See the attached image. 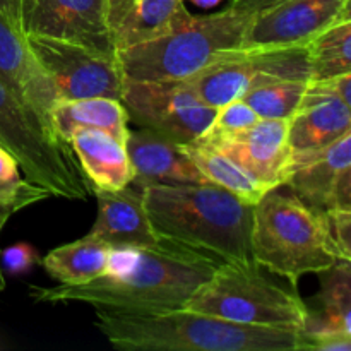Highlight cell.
Wrapping results in <instances>:
<instances>
[{
    "mask_svg": "<svg viewBox=\"0 0 351 351\" xmlns=\"http://www.w3.org/2000/svg\"><path fill=\"white\" fill-rule=\"evenodd\" d=\"M221 261L161 242L151 249L113 250L108 273L84 285L31 287L36 302H82L119 314H165L184 308Z\"/></svg>",
    "mask_w": 351,
    "mask_h": 351,
    "instance_id": "obj_1",
    "label": "cell"
},
{
    "mask_svg": "<svg viewBox=\"0 0 351 351\" xmlns=\"http://www.w3.org/2000/svg\"><path fill=\"white\" fill-rule=\"evenodd\" d=\"M141 192L151 228L161 242L187 247L221 263H254V204L211 182L151 184Z\"/></svg>",
    "mask_w": 351,
    "mask_h": 351,
    "instance_id": "obj_2",
    "label": "cell"
},
{
    "mask_svg": "<svg viewBox=\"0 0 351 351\" xmlns=\"http://www.w3.org/2000/svg\"><path fill=\"white\" fill-rule=\"evenodd\" d=\"M95 326L127 351H305L304 329L264 328L187 308L165 314L98 311Z\"/></svg>",
    "mask_w": 351,
    "mask_h": 351,
    "instance_id": "obj_3",
    "label": "cell"
},
{
    "mask_svg": "<svg viewBox=\"0 0 351 351\" xmlns=\"http://www.w3.org/2000/svg\"><path fill=\"white\" fill-rule=\"evenodd\" d=\"M250 250L257 266L297 287L305 274H319L339 257L322 211L278 189L254 204Z\"/></svg>",
    "mask_w": 351,
    "mask_h": 351,
    "instance_id": "obj_4",
    "label": "cell"
},
{
    "mask_svg": "<svg viewBox=\"0 0 351 351\" xmlns=\"http://www.w3.org/2000/svg\"><path fill=\"white\" fill-rule=\"evenodd\" d=\"M254 16L226 7L208 16L192 14L175 29L117 51L127 81H180L243 48Z\"/></svg>",
    "mask_w": 351,
    "mask_h": 351,
    "instance_id": "obj_5",
    "label": "cell"
},
{
    "mask_svg": "<svg viewBox=\"0 0 351 351\" xmlns=\"http://www.w3.org/2000/svg\"><path fill=\"white\" fill-rule=\"evenodd\" d=\"M0 144L29 184L51 197L88 201L93 194L74 151L0 79Z\"/></svg>",
    "mask_w": 351,
    "mask_h": 351,
    "instance_id": "obj_6",
    "label": "cell"
},
{
    "mask_svg": "<svg viewBox=\"0 0 351 351\" xmlns=\"http://www.w3.org/2000/svg\"><path fill=\"white\" fill-rule=\"evenodd\" d=\"M184 308L240 324L298 329L311 312L297 288L271 281L256 263H221Z\"/></svg>",
    "mask_w": 351,
    "mask_h": 351,
    "instance_id": "obj_7",
    "label": "cell"
},
{
    "mask_svg": "<svg viewBox=\"0 0 351 351\" xmlns=\"http://www.w3.org/2000/svg\"><path fill=\"white\" fill-rule=\"evenodd\" d=\"M283 79H311L307 45L240 50L182 81L202 103L219 108L233 99H240L252 88Z\"/></svg>",
    "mask_w": 351,
    "mask_h": 351,
    "instance_id": "obj_8",
    "label": "cell"
},
{
    "mask_svg": "<svg viewBox=\"0 0 351 351\" xmlns=\"http://www.w3.org/2000/svg\"><path fill=\"white\" fill-rule=\"evenodd\" d=\"M29 51L51 79L58 99H122L123 75L119 55H106L84 45L51 36L26 34Z\"/></svg>",
    "mask_w": 351,
    "mask_h": 351,
    "instance_id": "obj_9",
    "label": "cell"
},
{
    "mask_svg": "<svg viewBox=\"0 0 351 351\" xmlns=\"http://www.w3.org/2000/svg\"><path fill=\"white\" fill-rule=\"evenodd\" d=\"M122 105L129 119L187 146L204 134L216 108L202 103L184 81H127Z\"/></svg>",
    "mask_w": 351,
    "mask_h": 351,
    "instance_id": "obj_10",
    "label": "cell"
},
{
    "mask_svg": "<svg viewBox=\"0 0 351 351\" xmlns=\"http://www.w3.org/2000/svg\"><path fill=\"white\" fill-rule=\"evenodd\" d=\"M351 132V74L308 82L290 119L291 154L312 153Z\"/></svg>",
    "mask_w": 351,
    "mask_h": 351,
    "instance_id": "obj_11",
    "label": "cell"
},
{
    "mask_svg": "<svg viewBox=\"0 0 351 351\" xmlns=\"http://www.w3.org/2000/svg\"><path fill=\"white\" fill-rule=\"evenodd\" d=\"M351 0H287L254 16L242 50L307 45L312 38L341 19H348Z\"/></svg>",
    "mask_w": 351,
    "mask_h": 351,
    "instance_id": "obj_12",
    "label": "cell"
},
{
    "mask_svg": "<svg viewBox=\"0 0 351 351\" xmlns=\"http://www.w3.org/2000/svg\"><path fill=\"white\" fill-rule=\"evenodd\" d=\"M23 34L74 41L117 55L105 16V0H21Z\"/></svg>",
    "mask_w": 351,
    "mask_h": 351,
    "instance_id": "obj_13",
    "label": "cell"
},
{
    "mask_svg": "<svg viewBox=\"0 0 351 351\" xmlns=\"http://www.w3.org/2000/svg\"><path fill=\"white\" fill-rule=\"evenodd\" d=\"M285 185L317 211L351 209V132L322 149L291 154Z\"/></svg>",
    "mask_w": 351,
    "mask_h": 351,
    "instance_id": "obj_14",
    "label": "cell"
},
{
    "mask_svg": "<svg viewBox=\"0 0 351 351\" xmlns=\"http://www.w3.org/2000/svg\"><path fill=\"white\" fill-rule=\"evenodd\" d=\"M288 130V119H259L239 136L211 144V147L225 153L273 191L287 184L290 171L291 147Z\"/></svg>",
    "mask_w": 351,
    "mask_h": 351,
    "instance_id": "obj_15",
    "label": "cell"
},
{
    "mask_svg": "<svg viewBox=\"0 0 351 351\" xmlns=\"http://www.w3.org/2000/svg\"><path fill=\"white\" fill-rule=\"evenodd\" d=\"M98 201V216L88 233L93 239L106 243L113 250L151 249L161 240L151 228L144 208L143 192L129 189L117 191L91 189Z\"/></svg>",
    "mask_w": 351,
    "mask_h": 351,
    "instance_id": "obj_16",
    "label": "cell"
},
{
    "mask_svg": "<svg viewBox=\"0 0 351 351\" xmlns=\"http://www.w3.org/2000/svg\"><path fill=\"white\" fill-rule=\"evenodd\" d=\"M0 79L50 125V112L60 101L57 89L29 51L24 34L16 29L2 14H0Z\"/></svg>",
    "mask_w": 351,
    "mask_h": 351,
    "instance_id": "obj_17",
    "label": "cell"
},
{
    "mask_svg": "<svg viewBox=\"0 0 351 351\" xmlns=\"http://www.w3.org/2000/svg\"><path fill=\"white\" fill-rule=\"evenodd\" d=\"M185 0H105L110 38L117 51L161 36L192 16Z\"/></svg>",
    "mask_w": 351,
    "mask_h": 351,
    "instance_id": "obj_18",
    "label": "cell"
},
{
    "mask_svg": "<svg viewBox=\"0 0 351 351\" xmlns=\"http://www.w3.org/2000/svg\"><path fill=\"white\" fill-rule=\"evenodd\" d=\"M127 153L134 168V184L141 189L151 184H204L182 144L173 143L149 129L129 130Z\"/></svg>",
    "mask_w": 351,
    "mask_h": 351,
    "instance_id": "obj_19",
    "label": "cell"
},
{
    "mask_svg": "<svg viewBox=\"0 0 351 351\" xmlns=\"http://www.w3.org/2000/svg\"><path fill=\"white\" fill-rule=\"evenodd\" d=\"M67 144L91 189L117 191L132 184L134 168L125 144L108 132L82 127L67 137Z\"/></svg>",
    "mask_w": 351,
    "mask_h": 351,
    "instance_id": "obj_20",
    "label": "cell"
},
{
    "mask_svg": "<svg viewBox=\"0 0 351 351\" xmlns=\"http://www.w3.org/2000/svg\"><path fill=\"white\" fill-rule=\"evenodd\" d=\"M129 113L120 99H60L50 112V125L67 143L75 129H98L125 144L129 137Z\"/></svg>",
    "mask_w": 351,
    "mask_h": 351,
    "instance_id": "obj_21",
    "label": "cell"
},
{
    "mask_svg": "<svg viewBox=\"0 0 351 351\" xmlns=\"http://www.w3.org/2000/svg\"><path fill=\"white\" fill-rule=\"evenodd\" d=\"M112 252V247L86 235L50 250L45 256L43 267L58 285H84L108 273Z\"/></svg>",
    "mask_w": 351,
    "mask_h": 351,
    "instance_id": "obj_22",
    "label": "cell"
},
{
    "mask_svg": "<svg viewBox=\"0 0 351 351\" xmlns=\"http://www.w3.org/2000/svg\"><path fill=\"white\" fill-rule=\"evenodd\" d=\"M184 151L211 184L219 185L249 204H257L269 189L219 149L204 144H187Z\"/></svg>",
    "mask_w": 351,
    "mask_h": 351,
    "instance_id": "obj_23",
    "label": "cell"
},
{
    "mask_svg": "<svg viewBox=\"0 0 351 351\" xmlns=\"http://www.w3.org/2000/svg\"><path fill=\"white\" fill-rule=\"evenodd\" d=\"M321 276V315L308 312L307 331H336L351 335V266L350 261H338L319 273Z\"/></svg>",
    "mask_w": 351,
    "mask_h": 351,
    "instance_id": "obj_24",
    "label": "cell"
},
{
    "mask_svg": "<svg viewBox=\"0 0 351 351\" xmlns=\"http://www.w3.org/2000/svg\"><path fill=\"white\" fill-rule=\"evenodd\" d=\"M308 82L351 74V17L326 27L307 43Z\"/></svg>",
    "mask_w": 351,
    "mask_h": 351,
    "instance_id": "obj_25",
    "label": "cell"
},
{
    "mask_svg": "<svg viewBox=\"0 0 351 351\" xmlns=\"http://www.w3.org/2000/svg\"><path fill=\"white\" fill-rule=\"evenodd\" d=\"M308 81L297 79H283L267 84L257 86L242 96V101L247 103L259 119H291L297 110Z\"/></svg>",
    "mask_w": 351,
    "mask_h": 351,
    "instance_id": "obj_26",
    "label": "cell"
},
{
    "mask_svg": "<svg viewBox=\"0 0 351 351\" xmlns=\"http://www.w3.org/2000/svg\"><path fill=\"white\" fill-rule=\"evenodd\" d=\"M48 197H51L48 192L29 184L24 175H21L16 158L0 144V204L21 211Z\"/></svg>",
    "mask_w": 351,
    "mask_h": 351,
    "instance_id": "obj_27",
    "label": "cell"
},
{
    "mask_svg": "<svg viewBox=\"0 0 351 351\" xmlns=\"http://www.w3.org/2000/svg\"><path fill=\"white\" fill-rule=\"evenodd\" d=\"M257 120H259V117L247 103H243L242 99H233V101L216 108L211 123L204 130V134L195 141V144L211 146V144L232 139V137L239 136L240 132L252 127Z\"/></svg>",
    "mask_w": 351,
    "mask_h": 351,
    "instance_id": "obj_28",
    "label": "cell"
},
{
    "mask_svg": "<svg viewBox=\"0 0 351 351\" xmlns=\"http://www.w3.org/2000/svg\"><path fill=\"white\" fill-rule=\"evenodd\" d=\"M324 215L339 257L343 261H351V209H335L326 211Z\"/></svg>",
    "mask_w": 351,
    "mask_h": 351,
    "instance_id": "obj_29",
    "label": "cell"
},
{
    "mask_svg": "<svg viewBox=\"0 0 351 351\" xmlns=\"http://www.w3.org/2000/svg\"><path fill=\"white\" fill-rule=\"evenodd\" d=\"M38 263V254L27 243H16V245L7 247L5 250H0V266L3 274L9 273L12 276L24 274Z\"/></svg>",
    "mask_w": 351,
    "mask_h": 351,
    "instance_id": "obj_30",
    "label": "cell"
},
{
    "mask_svg": "<svg viewBox=\"0 0 351 351\" xmlns=\"http://www.w3.org/2000/svg\"><path fill=\"white\" fill-rule=\"evenodd\" d=\"M287 2V0H232L230 9L240 14H249V16H257L266 10L273 9V7L280 5V3Z\"/></svg>",
    "mask_w": 351,
    "mask_h": 351,
    "instance_id": "obj_31",
    "label": "cell"
},
{
    "mask_svg": "<svg viewBox=\"0 0 351 351\" xmlns=\"http://www.w3.org/2000/svg\"><path fill=\"white\" fill-rule=\"evenodd\" d=\"M0 14L12 24L16 29H21V0H0Z\"/></svg>",
    "mask_w": 351,
    "mask_h": 351,
    "instance_id": "obj_32",
    "label": "cell"
},
{
    "mask_svg": "<svg viewBox=\"0 0 351 351\" xmlns=\"http://www.w3.org/2000/svg\"><path fill=\"white\" fill-rule=\"evenodd\" d=\"M14 213H17L14 208L0 204V233H2L3 226H5V223L9 221V218L14 215ZM3 288H5V274H3L2 266H0V290H3Z\"/></svg>",
    "mask_w": 351,
    "mask_h": 351,
    "instance_id": "obj_33",
    "label": "cell"
},
{
    "mask_svg": "<svg viewBox=\"0 0 351 351\" xmlns=\"http://www.w3.org/2000/svg\"><path fill=\"white\" fill-rule=\"evenodd\" d=\"M191 3H194L195 7H201V9H213V7L219 5L223 0H189Z\"/></svg>",
    "mask_w": 351,
    "mask_h": 351,
    "instance_id": "obj_34",
    "label": "cell"
}]
</instances>
